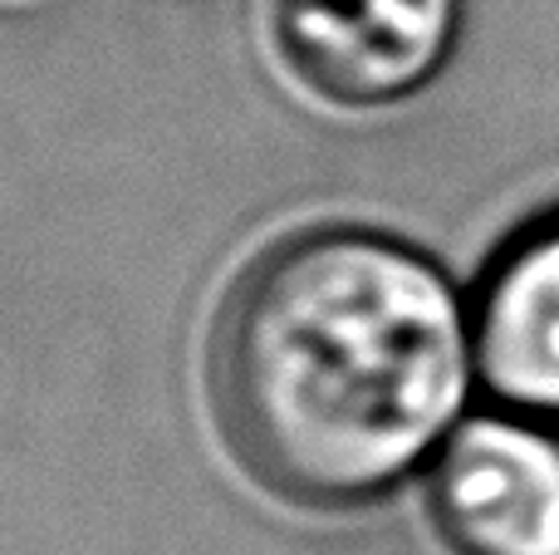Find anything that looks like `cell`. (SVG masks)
Wrapping results in <instances>:
<instances>
[{
	"label": "cell",
	"mask_w": 559,
	"mask_h": 555,
	"mask_svg": "<svg viewBox=\"0 0 559 555\" xmlns=\"http://www.w3.org/2000/svg\"><path fill=\"white\" fill-rule=\"evenodd\" d=\"M476 379L472 305L397 236L305 226L251 256L206 340V393L241 472L344 511L432 462Z\"/></svg>",
	"instance_id": "1"
},
{
	"label": "cell",
	"mask_w": 559,
	"mask_h": 555,
	"mask_svg": "<svg viewBox=\"0 0 559 555\" xmlns=\"http://www.w3.org/2000/svg\"><path fill=\"white\" fill-rule=\"evenodd\" d=\"M462 0H271L285 69L338 108L413 98L452 55Z\"/></svg>",
	"instance_id": "2"
},
{
	"label": "cell",
	"mask_w": 559,
	"mask_h": 555,
	"mask_svg": "<svg viewBox=\"0 0 559 555\" xmlns=\"http://www.w3.org/2000/svg\"><path fill=\"white\" fill-rule=\"evenodd\" d=\"M427 511L452 555H559V433L506 409L456 423L427 468Z\"/></svg>",
	"instance_id": "3"
},
{
	"label": "cell",
	"mask_w": 559,
	"mask_h": 555,
	"mask_svg": "<svg viewBox=\"0 0 559 555\" xmlns=\"http://www.w3.org/2000/svg\"><path fill=\"white\" fill-rule=\"evenodd\" d=\"M472 344L486 393L559 433V212L491 256L472 295Z\"/></svg>",
	"instance_id": "4"
}]
</instances>
